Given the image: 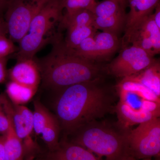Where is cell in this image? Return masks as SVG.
I'll use <instances>...</instances> for the list:
<instances>
[{
	"mask_svg": "<svg viewBox=\"0 0 160 160\" xmlns=\"http://www.w3.org/2000/svg\"><path fill=\"white\" fill-rule=\"evenodd\" d=\"M55 104L57 118L66 135H72L87 123L114 112L118 94L103 78L59 90Z\"/></svg>",
	"mask_w": 160,
	"mask_h": 160,
	"instance_id": "cell-1",
	"label": "cell"
},
{
	"mask_svg": "<svg viewBox=\"0 0 160 160\" xmlns=\"http://www.w3.org/2000/svg\"><path fill=\"white\" fill-rule=\"evenodd\" d=\"M51 51L36 60L43 85L59 90L65 87L103 78L104 68L76 54L59 38L52 43Z\"/></svg>",
	"mask_w": 160,
	"mask_h": 160,
	"instance_id": "cell-2",
	"label": "cell"
},
{
	"mask_svg": "<svg viewBox=\"0 0 160 160\" xmlns=\"http://www.w3.org/2000/svg\"><path fill=\"white\" fill-rule=\"evenodd\" d=\"M131 129L117 122L95 120L77 130L71 142L98 157H105V160H123L129 155L128 136Z\"/></svg>",
	"mask_w": 160,
	"mask_h": 160,
	"instance_id": "cell-3",
	"label": "cell"
},
{
	"mask_svg": "<svg viewBox=\"0 0 160 160\" xmlns=\"http://www.w3.org/2000/svg\"><path fill=\"white\" fill-rule=\"evenodd\" d=\"M62 10L59 0H49L40 9L32 21L28 32L19 42L17 59L33 58L46 44L58 39H54L49 35L60 23Z\"/></svg>",
	"mask_w": 160,
	"mask_h": 160,
	"instance_id": "cell-4",
	"label": "cell"
},
{
	"mask_svg": "<svg viewBox=\"0 0 160 160\" xmlns=\"http://www.w3.org/2000/svg\"><path fill=\"white\" fill-rule=\"evenodd\" d=\"M128 153L137 159L158 158L160 154V118H155L130 129Z\"/></svg>",
	"mask_w": 160,
	"mask_h": 160,
	"instance_id": "cell-5",
	"label": "cell"
},
{
	"mask_svg": "<svg viewBox=\"0 0 160 160\" xmlns=\"http://www.w3.org/2000/svg\"><path fill=\"white\" fill-rule=\"evenodd\" d=\"M49 0H9L6 24L12 42H19L28 32L30 23Z\"/></svg>",
	"mask_w": 160,
	"mask_h": 160,
	"instance_id": "cell-6",
	"label": "cell"
},
{
	"mask_svg": "<svg viewBox=\"0 0 160 160\" xmlns=\"http://www.w3.org/2000/svg\"><path fill=\"white\" fill-rule=\"evenodd\" d=\"M129 45L141 48L153 57L159 53L160 29L155 23L152 13L126 29L123 48Z\"/></svg>",
	"mask_w": 160,
	"mask_h": 160,
	"instance_id": "cell-7",
	"label": "cell"
},
{
	"mask_svg": "<svg viewBox=\"0 0 160 160\" xmlns=\"http://www.w3.org/2000/svg\"><path fill=\"white\" fill-rule=\"evenodd\" d=\"M156 61L153 56L141 48L128 46L107 66L106 70L112 75L122 79L142 71Z\"/></svg>",
	"mask_w": 160,
	"mask_h": 160,
	"instance_id": "cell-8",
	"label": "cell"
},
{
	"mask_svg": "<svg viewBox=\"0 0 160 160\" xmlns=\"http://www.w3.org/2000/svg\"><path fill=\"white\" fill-rule=\"evenodd\" d=\"M115 89L119 101L131 108L160 112V97L142 84L123 78Z\"/></svg>",
	"mask_w": 160,
	"mask_h": 160,
	"instance_id": "cell-9",
	"label": "cell"
},
{
	"mask_svg": "<svg viewBox=\"0 0 160 160\" xmlns=\"http://www.w3.org/2000/svg\"><path fill=\"white\" fill-rule=\"evenodd\" d=\"M0 102L10 113L16 132L23 143L25 156L31 155L36 148L31 138L34 132L33 112L23 105L12 106L5 94H1Z\"/></svg>",
	"mask_w": 160,
	"mask_h": 160,
	"instance_id": "cell-10",
	"label": "cell"
},
{
	"mask_svg": "<svg viewBox=\"0 0 160 160\" xmlns=\"http://www.w3.org/2000/svg\"><path fill=\"white\" fill-rule=\"evenodd\" d=\"M8 74L11 81L36 90L41 80L39 68L34 58L18 59Z\"/></svg>",
	"mask_w": 160,
	"mask_h": 160,
	"instance_id": "cell-11",
	"label": "cell"
},
{
	"mask_svg": "<svg viewBox=\"0 0 160 160\" xmlns=\"http://www.w3.org/2000/svg\"><path fill=\"white\" fill-rule=\"evenodd\" d=\"M44 160H104L88 149L66 139L60 142L57 149L49 151Z\"/></svg>",
	"mask_w": 160,
	"mask_h": 160,
	"instance_id": "cell-12",
	"label": "cell"
},
{
	"mask_svg": "<svg viewBox=\"0 0 160 160\" xmlns=\"http://www.w3.org/2000/svg\"><path fill=\"white\" fill-rule=\"evenodd\" d=\"M114 112L117 115V122L126 128L139 125L149 120L160 118V112L146 109H134L119 101L115 106Z\"/></svg>",
	"mask_w": 160,
	"mask_h": 160,
	"instance_id": "cell-13",
	"label": "cell"
},
{
	"mask_svg": "<svg viewBox=\"0 0 160 160\" xmlns=\"http://www.w3.org/2000/svg\"><path fill=\"white\" fill-rule=\"evenodd\" d=\"M9 119V127L4 135V148L6 160H24V145L17 134L9 111L3 106Z\"/></svg>",
	"mask_w": 160,
	"mask_h": 160,
	"instance_id": "cell-14",
	"label": "cell"
},
{
	"mask_svg": "<svg viewBox=\"0 0 160 160\" xmlns=\"http://www.w3.org/2000/svg\"><path fill=\"white\" fill-rule=\"evenodd\" d=\"M124 78L142 84L160 97V64L156 61L142 71Z\"/></svg>",
	"mask_w": 160,
	"mask_h": 160,
	"instance_id": "cell-15",
	"label": "cell"
},
{
	"mask_svg": "<svg viewBox=\"0 0 160 160\" xmlns=\"http://www.w3.org/2000/svg\"><path fill=\"white\" fill-rule=\"evenodd\" d=\"M130 10L127 14L126 29L129 28L143 18L152 13L159 0H127Z\"/></svg>",
	"mask_w": 160,
	"mask_h": 160,
	"instance_id": "cell-16",
	"label": "cell"
},
{
	"mask_svg": "<svg viewBox=\"0 0 160 160\" xmlns=\"http://www.w3.org/2000/svg\"><path fill=\"white\" fill-rule=\"evenodd\" d=\"M94 38L97 61L110 56L119 47L117 35L113 33L102 32L96 33Z\"/></svg>",
	"mask_w": 160,
	"mask_h": 160,
	"instance_id": "cell-17",
	"label": "cell"
},
{
	"mask_svg": "<svg viewBox=\"0 0 160 160\" xmlns=\"http://www.w3.org/2000/svg\"><path fill=\"white\" fill-rule=\"evenodd\" d=\"M94 18V14L88 9L66 12L61 19L59 28L67 29L76 26H93Z\"/></svg>",
	"mask_w": 160,
	"mask_h": 160,
	"instance_id": "cell-18",
	"label": "cell"
},
{
	"mask_svg": "<svg viewBox=\"0 0 160 160\" xmlns=\"http://www.w3.org/2000/svg\"><path fill=\"white\" fill-rule=\"evenodd\" d=\"M127 14L125 11L108 17L100 18L94 16L93 26L96 29L103 32H110L117 35L118 33L126 27Z\"/></svg>",
	"mask_w": 160,
	"mask_h": 160,
	"instance_id": "cell-19",
	"label": "cell"
},
{
	"mask_svg": "<svg viewBox=\"0 0 160 160\" xmlns=\"http://www.w3.org/2000/svg\"><path fill=\"white\" fill-rule=\"evenodd\" d=\"M37 90L10 81L6 86V93L13 105H23L29 102Z\"/></svg>",
	"mask_w": 160,
	"mask_h": 160,
	"instance_id": "cell-20",
	"label": "cell"
},
{
	"mask_svg": "<svg viewBox=\"0 0 160 160\" xmlns=\"http://www.w3.org/2000/svg\"><path fill=\"white\" fill-rule=\"evenodd\" d=\"M65 45L68 48L74 49L84 40L96 33L97 29L93 26H76L67 29Z\"/></svg>",
	"mask_w": 160,
	"mask_h": 160,
	"instance_id": "cell-21",
	"label": "cell"
},
{
	"mask_svg": "<svg viewBox=\"0 0 160 160\" xmlns=\"http://www.w3.org/2000/svg\"><path fill=\"white\" fill-rule=\"evenodd\" d=\"M60 129L59 122L54 116L41 133L42 138L49 148V151H53L58 147Z\"/></svg>",
	"mask_w": 160,
	"mask_h": 160,
	"instance_id": "cell-22",
	"label": "cell"
},
{
	"mask_svg": "<svg viewBox=\"0 0 160 160\" xmlns=\"http://www.w3.org/2000/svg\"><path fill=\"white\" fill-rule=\"evenodd\" d=\"M33 112V131L36 135L41 134L54 116L38 101L35 102Z\"/></svg>",
	"mask_w": 160,
	"mask_h": 160,
	"instance_id": "cell-23",
	"label": "cell"
},
{
	"mask_svg": "<svg viewBox=\"0 0 160 160\" xmlns=\"http://www.w3.org/2000/svg\"><path fill=\"white\" fill-rule=\"evenodd\" d=\"M125 9L118 0H104L97 3L93 13L96 17H108L125 11Z\"/></svg>",
	"mask_w": 160,
	"mask_h": 160,
	"instance_id": "cell-24",
	"label": "cell"
},
{
	"mask_svg": "<svg viewBox=\"0 0 160 160\" xmlns=\"http://www.w3.org/2000/svg\"><path fill=\"white\" fill-rule=\"evenodd\" d=\"M61 8L69 12L80 9H88L93 13L97 4L96 0H59Z\"/></svg>",
	"mask_w": 160,
	"mask_h": 160,
	"instance_id": "cell-25",
	"label": "cell"
},
{
	"mask_svg": "<svg viewBox=\"0 0 160 160\" xmlns=\"http://www.w3.org/2000/svg\"><path fill=\"white\" fill-rule=\"evenodd\" d=\"M94 36L87 38L73 49L76 54L86 59L94 62L97 61Z\"/></svg>",
	"mask_w": 160,
	"mask_h": 160,
	"instance_id": "cell-26",
	"label": "cell"
},
{
	"mask_svg": "<svg viewBox=\"0 0 160 160\" xmlns=\"http://www.w3.org/2000/svg\"><path fill=\"white\" fill-rule=\"evenodd\" d=\"M13 42L6 36L0 37V58H7L16 50Z\"/></svg>",
	"mask_w": 160,
	"mask_h": 160,
	"instance_id": "cell-27",
	"label": "cell"
},
{
	"mask_svg": "<svg viewBox=\"0 0 160 160\" xmlns=\"http://www.w3.org/2000/svg\"><path fill=\"white\" fill-rule=\"evenodd\" d=\"M9 127V119L0 102V135H5Z\"/></svg>",
	"mask_w": 160,
	"mask_h": 160,
	"instance_id": "cell-28",
	"label": "cell"
},
{
	"mask_svg": "<svg viewBox=\"0 0 160 160\" xmlns=\"http://www.w3.org/2000/svg\"><path fill=\"white\" fill-rule=\"evenodd\" d=\"M7 58H0V84L6 81L8 75L6 66H7Z\"/></svg>",
	"mask_w": 160,
	"mask_h": 160,
	"instance_id": "cell-29",
	"label": "cell"
},
{
	"mask_svg": "<svg viewBox=\"0 0 160 160\" xmlns=\"http://www.w3.org/2000/svg\"><path fill=\"white\" fill-rule=\"evenodd\" d=\"M155 11L153 15V19L157 26L160 29V3L155 8Z\"/></svg>",
	"mask_w": 160,
	"mask_h": 160,
	"instance_id": "cell-30",
	"label": "cell"
},
{
	"mask_svg": "<svg viewBox=\"0 0 160 160\" xmlns=\"http://www.w3.org/2000/svg\"><path fill=\"white\" fill-rule=\"evenodd\" d=\"M4 135H0V160L5 159L4 148Z\"/></svg>",
	"mask_w": 160,
	"mask_h": 160,
	"instance_id": "cell-31",
	"label": "cell"
},
{
	"mask_svg": "<svg viewBox=\"0 0 160 160\" xmlns=\"http://www.w3.org/2000/svg\"><path fill=\"white\" fill-rule=\"evenodd\" d=\"M7 33V28H6V23L0 20V37L6 36Z\"/></svg>",
	"mask_w": 160,
	"mask_h": 160,
	"instance_id": "cell-32",
	"label": "cell"
},
{
	"mask_svg": "<svg viewBox=\"0 0 160 160\" xmlns=\"http://www.w3.org/2000/svg\"><path fill=\"white\" fill-rule=\"evenodd\" d=\"M142 160H159L158 159L156 160H152V158H146V159H142ZM123 160H139L137 159L136 158H134V157H133L131 156L130 155H127V156H126V157L124 158V159Z\"/></svg>",
	"mask_w": 160,
	"mask_h": 160,
	"instance_id": "cell-33",
	"label": "cell"
},
{
	"mask_svg": "<svg viewBox=\"0 0 160 160\" xmlns=\"http://www.w3.org/2000/svg\"><path fill=\"white\" fill-rule=\"evenodd\" d=\"M26 160H44V159H36L35 158L34 155L29 156L26 158Z\"/></svg>",
	"mask_w": 160,
	"mask_h": 160,
	"instance_id": "cell-34",
	"label": "cell"
},
{
	"mask_svg": "<svg viewBox=\"0 0 160 160\" xmlns=\"http://www.w3.org/2000/svg\"><path fill=\"white\" fill-rule=\"evenodd\" d=\"M118 1L119 2L121 5H122L124 8H125V6H126V4L127 3L126 0H118Z\"/></svg>",
	"mask_w": 160,
	"mask_h": 160,
	"instance_id": "cell-35",
	"label": "cell"
}]
</instances>
